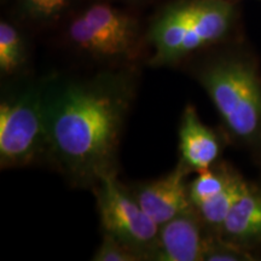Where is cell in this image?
<instances>
[{"instance_id":"6da1fadb","label":"cell","mask_w":261,"mask_h":261,"mask_svg":"<svg viewBox=\"0 0 261 261\" xmlns=\"http://www.w3.org/2000/svg\"><path fill=\"white\" fill-rule=\"evenodd\" d=\"M138 83V67L44 77L46 163L73 188L92 190L119 173L120 145Z\"/></svg>"},{"instance_id":"7a4b0ae2","label":"cell","mask_w":261,"mask_h":261,"mask_svg":"<svg viewBox=\"0 0 261 261\" xmlns=\"http://www.w3.org/2000/svg\"><path fill=\"white\" fill-rule=\"evenodd\" d=\"M236 0H165L146 22L151 67H177L230 39Z\"/></svg>"},{"instance_id":"3957f363","label":"cell","mask_w":261,"mask_h":261,"mask_svg":"<svg viewBox=\"0 0 261 261\" xmlns=\"http://www.w3.org/2000/svg\"><path fill=\"white\" fill-rule=\"evenodd\" d=\"M65 46L100 68L138 67L149 57L146 22L113 0H87L62 25Z\"/></svg>"},{"instance_id":"277c9868","label":"cell","mask_w":261,"mask_h":261,"mask_svg":"<svg viewBox=\"0 0 261 261\" xmlns=\"http://www.w3.org/2000/svg\"><path fill=\"white\" fill-rule=\"evenodd\" d=\"M219 114L230 136L243 144L261 140V76L237 51L201 54L185 63Z\"/></svg>"},{"instance_id":"5b68a950","label":"cell","mask_w":261,"mask_h":261,"mask_svg":"<svg viewBox=\"0 0 261 261\" xmlns=\"http://www.w3.org/2000/svg\"><path fill=\"white\" fill-rule=\"evenodd\" d=\"M0 98V168L46 163L44 77L5 81Z\"/></svg>"},{"instance_id":"8992f818","label":"cell","mask_w":261,"mask_h":261,"mask_svg":"<svg viewBox=\"0 0 261 261\" xmlns=\"http://www.w3.org/2000/svg\"><path fill=\"white\" fill-rule=\"evenodd\" d=\"M102 233L122 241L152 260L158 247L160 226L143 211L119 173L107 175L92 189Z\"/></svg>"},{"instance_id":"52a82bcc","label":"cell","mask_w":261,"mask_h":261,"mask_svg":"<svg viewBox=\"0 0 261 261\" xmlns=\"http://www.w3.org/2000/svg\"><path fill=\"white\" fill-rule=\"evenodd\" d=\"M191 172L192 169L187 163L179 160L177 166L167 174L138 182L128 189L143 211L161 226L194 208L189 195L188 180Z\"/></svg>"},{"instance_id":"ba28073f","label":"cell","mask_w":261,"mask_h":261,"mask_svg":"<svg viewBox=\"0 0 261 261\" xmlns=\"http://www.w3.org/2000/svg\"><path fill=\"white\" fill-rule=\"evenodd\" d=\"M211 232L195 208L160 226L156 261H203Z\"/></svg>"},{"instance_id":"9c48e42d","label":"cell","mask_w":261,"mask_h":261,"mask_svg":"<svg viewBox=\"0 0 261 261\" xmlns=\"http://www.w3.org/2000/svg\"><path fill=\"white\" fill-rule=\"evenodd\" d=\"M178 136L180 160L192 172L213 167L221 152L220 140L213 129L202 122L196 108L190 103L181 113Z\"/></svg>"},{"instance_id":"30bf717a","label":"cell","mask_w":261,"mask_h":261,"mask_svg":"<svg viewBox=\"0 0 261 261\" xmlns=\"http://www.w3.org/2000/svg\"><path fill=\"white\" fill-rule=\"evenodd\" d=\"M87 0H6L9 16L27 31L61 28Z\"/></svg>"},{"instance_id":"8fae6325","label":"cell","mask_w":261,"mask_h":261,"mask_svg":"<svg viewBox=\"0 0 261 261\" xmlns=\"http://www.w3.org/2000/svg\"><path fill=\"white\" fill-rule=\"evenodd\" d=\"M220 236L241 248L261 241V190L247 184L221 227Z\"/></svg>"},{"instance_id":"7c38bea8","label":"cell","mask_w":261,"mask_h":261,"mask_svg":"<svg viewBox=\"0 0 261 261\" xmlns=\"http://www.w3.org/2000/svg\"><path fill=\"white\" fill-rule=\"evenodd\" d=\"M28 31L6 16L0 21V75L3 81L27 76L31 65Z\"/></svg>"},{"instance_id":"4fadbf2b","label":"cell","mask_w":261,"mask_h":261,"mask_svg":"<svg viewBox=\"0 0 261 261\" xmlns=\"http://www.w3.org/2000/svg\"><path fill=\"white\" fill-rule=\"evenodd\" d=\"M248 182L238 173L233 171L227 184L225 185V188L219 194L195 208L198 217L201 218L205 227L211 232L220 234L221 227H223L227 214L230 213L231 208L233 207L234 202L242 194Z\"/></svg>"},{"instance_id":"5bb4252c","label":"cell","mask_w":261,"mask_h":261,"mask_svg":"<svg viewBox=\"0 0 261 261\" xmlns=\"http://www.w3.org/2000/svg\"><path fill=\"white\" fill-rule=\"evenodd\" d=\"M214 167L215 165L204 171L197 172L196 178L189 181V195H190L194 208L219 194L227 184L233 172L232 169H228L227 167Z\"/></svg>"},{"instance_id":"9a60e30c","label":"cell","mask_w":261,"mask_h":261,"mask_svg":"<svg viewBox=\"0 0 261 261\" xmlns=\"http://www.w3.org/2000/svg\"><path fill=\"white\" fill-rule=\"evenodd\" d=\"M93 261H144L148 257L144 253L136 249L117 238L103 233L102 241L92 255Z\"/></svg>"},{"instance_id":"2e32d148","label":"cell","mask_w":261,"mask_h":261,"mask_svg":"<svg viewBox=\"0 0 261 261\" xmlns=\"http://www.w3.org/2000/svg\"><path fill=\"white\" fill-rule=\"evenodd\" d=\"M113 2H115L120 5L127 6V8L137 10L142 8V6H146L152 4V3L155 2H159V0H113Z\"/></svg>"},{"instance_id":"e0dca14e","label":"cell","mask_w":261,"mask_h":261,"mask_svg":"<svg viewBox=\"0 0 261 261\" xmlns=\"http://www.w3.org/2000/svg\"><path fill=\"white\" fill-rule=\"evenodd\" d=\"M236 2H237V0H236Z\"/></svg>"}]
</instances>
